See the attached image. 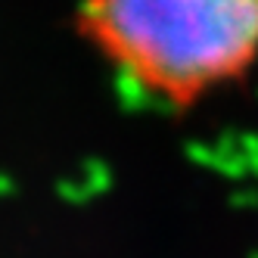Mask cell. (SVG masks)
<instances>
[{"instance_id": "6da1fadb", "label": "cell", "mask_w": 258, "mask_h": 258, "mask_svg": "<svg viewBox=\"0 0 258 258\" xmlns=\"http://www.w3.org/2000/svg\"><path fill=\"white\" fill-rule=\"evenodd\" d=\"M81 28L131 87L174 106L258 62V0H81Z\"/></svg>"}]
</instances>
